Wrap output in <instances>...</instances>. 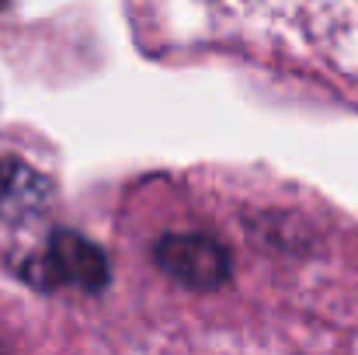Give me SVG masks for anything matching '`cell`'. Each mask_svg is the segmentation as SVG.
Here are the masks:
<instances>
[{
  "label": "cell",
  "mask_w": 358,
  "mask_h": 355,
  "mask_svg": "<svg viewBox=\"0 0 358 355\" xmlns=\"http://www.w3.org/2000/svg\"><path fill=\"white\" fill-rule=\"evenodd\" d=\"M28 279H35L38 286H77L98 293L108 286V258L87 237L56 230L45 251L28 261Z\"/></svg>",
  "instance_id": "6da1fadb"
},
{
  "label": "cell",
  "mask_w": 358,
  "mask_h": 355,
  "mask_svg": "<svg viewBox=\"0 0 358 355\" xmlns=\"http://www.w3.org/2000/svg\"><path fill=\"white\" fill-rule=\"evenodd\" d=\"M153 261L188 289H220L230 279V251L209 234H167L157 240Z\"/></svg>",
  "instance_id": "7a4b0ae2"
},
{
  "label": "cell",
  "mask_w": 358,
  "mask_h": 355,
  "mask_svg": "<svg viewBox=\"0 0 358 355\" xmlns=\"http://www.w3.org/2000/svg\"><path fill=\"white\" fill-rule=\"evenodd\" d=\"M49 206V181L17 157H0V220L21 223Z\"/></svg>",
  "instance_id": "3957f363"
},
{
  "label": "cell",
  "mask_w": 358,
  "mask_h": 355,
  "mask_svg": "<svg viewBox=\"0 0 358 355\" xmlns=\"http://www.w3.org/2000/svg\"><path fill=\"white\" fill-rule=\"evenodd\" d=\"M0 355H3V349H0Z\"/></svg>",
  "instance_id": "277c9868"
}]
</instances>
